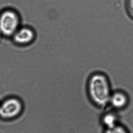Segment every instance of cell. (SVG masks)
Masks as SVG:
<instances>
[{
	"label": "cell",
	"mask_w": 133,
	"mask_h": 133,
	"mask_svg": "<svg viewBox=\"0 0 133 133\" xmlns=\"http://www.w3.org/2000/svg\"><path fill=\"white\" fill-rule=\"evenodd\" d=\"M87 91L93 102L100 106L109 102L112 93L109 79L101 72L93 73L88 80Z\"/></svg>",
	"instance_id": "6da1fadb"
},
{
	"label": "cell",
	"mask_w": 133,
	"mask_h": 133,
	"mask_svg": "<svg viewBox=\"0 0 133 133\" xmlns=\"http://www.w3.org/2000/svg\"><path fill=\"white\" fill-rule=\"evenodd\" d=\"M23 108L22 104L18 99H7L0 104V118L5 120L14 119L20 115Z\"/></svg>",
	"instance_id": "7a4b0ae2"
},
{
	"label": "cell",
	"mask_w": 133,
	"mask_h": 133,
	"mask_svg": "<svg viewBox=\"0 0 133 133\" xmlns=\"http://www.w3.org/2000/svg\"><path fill=\"white\" fill-rule=\"evenodd\" d=\"M18 23V19L15 13L5 12L0 17V32L7 36H13L17 31Z\"/></svg>",
	"instance_id": "3957f363"
},
{
	"label": "cell",
	"mask_w": 133,
	"mask_h": 133,
	"mask_svg": "<svg viewBox=\"0 0 133 133\" xmlns=\"http://www.w3.org/2000/svg\"><path fill=\"white\" fill-rule=\"evenodd\" d=\"M13 36L16 43L19 44L25 45L32 42L35 39L36 34L32 29L23 28L17 30Z\"/></svg>",
	"instance_id": "277c9868"
},
{
	"label": "cell",
	"mask_w": 133,
	"mask_h": 133,
	"mask_svg": "<svg viewBox=\"0 0 133 133\" xmlns=\"http://www.w3.org/2000/svg\"><path fill=\"white\" fill-rule=\"evenodd\" d=\"M127 101L126 94L122 91H116L112 93L109 102L114 107L121 108L125 105Z\"/></svg>",
	"instance_id": "5b68a950"
},
{
	"label": "cell",
	"mask_w": 133,
	"mask_h": 133,
	"mask_svg": "<svg viewBox=\"0 0 133 133\" xmlns=\"http://www.w3.org/2000/svg\"><path fill=\"white\" fill-rule=\"evenodd\" d=\"M103 122L108 129H111L116 126V118L114 115L111 114L105 115L103 119Z\"/></svg>",
	"instance_id": "8992f818"
},
{
	"label": "cell",
	"mask_w": 133,
	"mask_h": 133,
	"mask_svg": "<svg viewBox=\"0 0 133 133\" xmlns=\"http://www.w3.org/2000/svg\"><path fill=\"white\" fill-rule=\"evenodd\" d=\"M105 133H127L125 130L119 127L115 126L111 129H108Z\"/></svg>",
	"instance_id": "52a82bcc"
},
{
	"label": "cell",
	"mask_w": 133,
	"mask_h": 133,
	"mask_svg": "<svg viewBox=\"0 0 133 133\" xmlns=\"http://www.w3.org/2000/svg\"><path fill=\"white\" fill-rule=\"evenodd\" d=\"M127 5L128 13L133 19V0H127Z\"/></svg>",
	"instance_id": "ba28073f"
}]
</instances>
